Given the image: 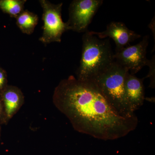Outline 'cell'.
Segmentation results:
<instances>
[{"mask_svg": "<svg viewBox=\"0 0 155 155\" xmlns=\"http://www.w3.org/2000/svg\"><path fill=\"white\" fill-rule=\"evenodd\" d=\"M154 60H152L150 61V63L148 66L150 67V72L147 77H149L150 78V87L154 88L155 87V75H154Z\"/></svg>", "mask_w": 155, "mask_h": 155, "instance_id": "cell-13", "label": "cell"}, {"mask_svg": "<svg viewBox=\"0 0 155 155\" xmlns=\"http://www.w3.org/2000/svg\"><path fill=\"white\" fill-rule=\"evenodd\" d=\"M2 122L6 123L5 116L1 97H0V123Z\"/></svg>", "mask_w": 155, "mask_h": 155, "instance_id": "cell-14", "label": "cell"}, {"mask_svg": "<svg viewBox=\"0 0 155 155\" xmlns=\"http://www.w3.org/2000/svg\"><path fill=\"white\" fill-rule=\"evenodd\" d=\"M15 19L18 28L27 35L33 33L38 22V16L27 10H24Z\"/></svg>", "mask_w": 155, "mask_h": 155, "instance_id": "cell-10", "label": "cell"}, {"mask_svg": "<svg viewBox=\"0 0 155 155\" xmlns=\"http://www.w3.org/2000/svg\"><path fill=\"white\" fill-rule=\"evenodd\" d=\"M0 136H1V127H0Z\"/></svg>", "mask_w": 155, "mask_h": 155, "instance_id": "cell-15", "label": "cell"}, {"mask_svg": "<svg viewBox=\"0 0 155 155\" xmlns=\"http://www.w3.org/2000/svg\"><path fill=\"white\" fill-rule=\"evenodd\" d=\"M26 0H0V10L11 17L16 18L24 10Z\"/></svg>", "mask_w": 155, "mask_h": 155, "instance_id": "cell-11", "label": "cell"}, {"mask_svg": "<svg viewBox=\"0 0 155 155\" xmlns=\"http://www.w3.org/2000/svg\"><path fill=\"white\" fill-rule=\"evenodd\" d=\"M92 32L101 39L107 37L113 39L116 45V50L129 46L130 42L140 37V35L130 30L124 23L120 22H111L107 25L106 30L102 32Z\"/></svg>", "mask_w": 155, "mask_h": 155, "instance_id": "cell-7", "label": "cell"}, {"mask_svg": "<svg viewBox=\"0 0 155 155\" xmlns=\"http://www.w3.org/2000/svg\"><path fill=\"white\" fill-rule=\"evenodd\" d=\"M149 37L145 36L137 44L130 45L114 53V60L122 67L128 69L130 74L134 75L143 67L148 66L150 60L147 58Z\"/></svg>", "mask_w": 155, "mask_h": 155, "instance_id": "cell-6", "label": "cell"}, {"mask_svg": "<svg viewBox=\"0 0 155 155\" xmlns=\"http://www.w3.org/2000/svg\"><path fill=\"white\" fill-rule=\"evenodd\" d=\"M53 102L75 130L102 140L124 137L138 124L136 116H119L94 83L81 81L73 75L56 87Z\"/></svg>", "mask_w": 155, "mask_h": 155, "instance_id": "cell-1", "label": "cell"}, {"mask_svg": "<svg viewBox=\"0 0 155 155\" xmlns=\"http://www.w3.org/2000/svg\"><path fill=\"white\" fill-rule=\"evenodd\" d=\"M103 3L102 0H74L69 5L67 22L69 30L81 33L87 31L93 18Z\"/></svg>", "mask_w": 155, "mask_h": 155, "instance_id": "cell-5", "label": "cell"}, {"mask_svg": "<svg viewBox=\"0 0 155 155\" xmlns=\"http://www.w3.org/2000/svg\"><path fill=\"white\" fill-rule=\"evenodd\" d=\"M8 82L7 72L0 66V94L8 86Z\"/></svg>", "mask_w": 155, "mask_h": 155, "instance_id": "cell-12", "label": "cell"}, {"mask_svg": "<svg viewBox=\"0 0 155 155\" xmlns=\"http://www.w3.org/2000/svg\"><path fill=\"white\" fill-rule=\"evenodd\" d=\"M39 2L42 8L44 22L42 34L39 40L45 45L61 42L63 34L69 30L67 22L62 20L63 3L56 5L47 0H40Z\"/></svg>", "mask_w": 155, "mask_h": 155, "instance_id": "cell-4", "label": "cell"}, {"mask_svg": "<svg viewBox=\"0 0 155 155\" xmlns=\"http://www.w3.org/2000/svg\"><path fill=\"white\" fill-rule=\"evenodd\" d=\"M114 61L109 39L99 38L92 31H87L82 37L81 58L76 78L91 81Z\"/></svg>", "mask_w": 155, "mask_h": 155, "instance_id": "cell-2", "label": "cell"}, {"mask_svg": "<svg viewBox=\"0 0 155 155\" xmlns=\"http://www.w3.org/2000/svg\"><path fill=\"white\" fill-rule=\"evenodd\" d=\"M0 97L7 123L17 114L24 104V95L19 87L8 85L0 94Z\"/></svg>", "mask_w": 155, "mask_h": 155, "instance_id": "cell-9", "label": "cell"}, {"mask_svg": "<svg viewBox=\"0 0 155 155\" xmlns=\"http://www.w3.org/2000/svg\"><path fill=\"white\" fill-rule=\"evenodd\" d=\"M143 79H140L128 72L124 80L125 97L134 112L143 105L145 98Z\"/></svg>", "mask_w": 155, "mask_h": 155, "instance_id": "cell-8", "label": "cell"}, {"mask_svg": "<svg viewBox=\"0 0 155 155\" xmlns=\"http://www.w3.org/2000/svg\"><path fill=\"white\" fill-rule=\"evenodd\" d=\"M128 72V69L114 61L90 81L97 87L114 110L126 118L136 116L126 99L124 90V80Z\"/></svg>", "mask_w": 155, "mask_h": 155, "instance_id": "cell-3", "label": "cell"}]
</instances>
